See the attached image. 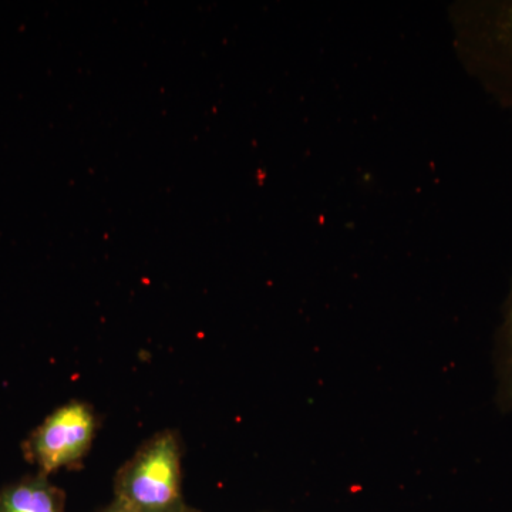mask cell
<instances>
[{
  "label": "cell",
  "mask_w": 512,
  "mask_h": 512,
  "mask_svg": "<svg viewBox=\"0 0 512 512\" xmlns=\"http://www.w3.org/2000/svg\"><path fill=\"white\" fill-rule=\"evenodd\" d=\"M96 430V414L89 404L79 400L63 404L30 437V460L45 477L73 466L89 453Z\"/></svg>",
  "instance_id": "7a4b0ae2"
},
{
  "label": "cell",
  "mask_w": 512,
  "mask_h": 512,
  "mask_svg": "<svg viewBox=\"0 0 512 512\" xmlns=\"http://www.w3.org/2000/svg\"><path fill=\"white\" fill-rule=\"evenodd\" d=\"M183 512H200V511L192 510V508H185V510Z\"/></svg>",
  "instance_id": "52a82bcc"
},
{
  "label": "cell",
  "mask_w": 512,
  "mask_h": 512,
  "mask_svg": "<svg viewBox=\"0 0 512 512\" xmlns=\"http://www.w3.org/2000/svg\"><path fill=\"white\" fill-rule=\"evenodd\" d=\"M495 406L501 414L512 413V282L505 302L503 322L494 346Z\"/></svg>",
  "instance_id": "277c9868"
},
{
  "label": "cell",
  "mask_w": 512,
  "mask_h": 512,
  "mask_svg": "<svg viewBox=\"0 0 512 512\" xmlns=\"http://www.w3.org/2000/svg\"><path fill=\"white\" fill-rule=\"evenodd\" d=\"M64 495L45 476L26 478L0 491V512H63Z\"/></svg>",
  "instance_id": "3957f363"
},
{
  "label": "cell",
  "mask_w": 512,
  "mask_h": 512,
  "mask_svg": "<svg viewBox=\"0 0 512 512\" xmlns=\"http://www.w3.org/2000/svg\"><path fill=\"white\" fill-rule=\"evenodd\" d=\"M503 18L505 19L503 29H501V42L504 45L505 55L510 57L512 62V8L505 13Z\"/></svg>",
  "instance_id": "5b68a950"
},
{
  "label": "cell",
  "mask_w": 512,
  "mask_h": 512,
  "mask_svg": "<svg viewBox=\"0 0 512 512\" xmlns=\"http://www.w3.org/2000/svg\"><path fill=\"white\" fill-rule=\"evenodd\" d=\"M116 501L131 512H183L181 448L170 430L148 439L120 468L114 481Z\"/></svg>",
  "instance_id": "6da1fadb"
},
{
  "label": "cell",
  "mask_w": 512,
  "mask_h": 512,
  "mask_svg": "<svg viewBox=\"0 0 512 512\" xmlns=\"http://www.w3.org/2000/svg\"><path fill=\"white\" fill-rule=\"evenodd\" d=\"M100 512H131L124 507L123 504H120L119 501L114 500L113 504H110L109 507L104 508L103 511Z\"/></svg>",
  "instance_id": "8992f818"
}]
</instances>
